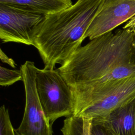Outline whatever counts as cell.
Listing matches in <instances>:
<instances>
[{"mask_svg":"<svg viewBox=\"0 0 135 135\" xmlns=\"http://www.w3.org/2000/svg\"><path fill=\"white\" fill-rule=\"evenodd\" d=\"M57 69L72 88L95 82L112 71L121 79L135 76V16L122 29L79 47Z\"/></svg>","mask_w":135,"mask_h":135,"instance_id":"obj_1","label":"cell"},{"mask_svg":"<svg viewBox=\"0 0 135 135\" xmlns=\"http://www.w3.org/2000/svg\"><path fill=\"white\" fill-rule=\"evenodd\" d=\"M103 0H78L71 6L45 16L33 44L45 69L62 64L79 47Z\"/></svg>","mask_w":135,"mask_h":135,"instance_id":"obj_2","label":"cell"},{"mask_svg":"<svg viewBox=\"0 0 135 135\" xmlns=\"http://www.w3.org/2000/svg\"><path fill=\"white\" fill-rule=\"evenodd\" d=\"M72 89L75 99L74 115L98 120L135 99V76Z\"/></svg>","mask_w":135,"mask_h":135,"instance_id":"obj_3","label":"cell"},{"mask_svg":"<svg viewBox=\"0 0 135 135\" xmlns=\"http://www.w3.org/2000/svg\"><path fill=\"white\" fill-rule=\"evenodd\" d=\"M36 86L40 103L51 125L58 118L74 114L73 90L57 69H38Z\"/></svg>","mask_w":135,"mask_h":135,"instance_id":"obj_4","label":"cell"},{"mask_svg":"<svg viewBox=\"0 0 135 135\" xmlns=\"http://www.w3.org/2000/svg\"><path fill=\"white\" fill-rule=\"evenodd\" d=\"M25 93V105L22 120L15 129L16 135H53L52 126L48 121L40 103L36 86L38 69L33 62L26 61L21 66Z\"/></svg>","mask_w":135,"mask_h":135,"instance_id":"obj_5","label":"cell"},{"mask_svg":"<svg viewBox=\"0 0 135 135\" xmlns=\"http://www.w3.org/2000/svg\"><path fill=\"white\" fill-rule=\"evenodd\" d=\"M45 16L0 3L2 41L33 45L35 35Z\"/></svg>","mask_w":135,"mask_h":135,"instance_id":"obj_6","label":"cell"},{"mask_svg":"<svg viewBox=\"0 0 135 135\" xmlns=\"http://www.w3.org/2000/svg\"><path fill=\"white\" fill-rule=\"evenodd\" d=\"M135 16V0H103L84 36L92 40L111 32Z\"/></svg>","mask_w":135,"mask_h":135,"instance_id":"obj_7","label":"cell"},{"mask_svg":"<svg viewBox=\"0 0 135 135\" xmlns=\"http://www.w3.org/2000/svg\"><path fill=\"white\" fill-rule=\"evenodd\" d=\"M94 121L101 123L112 135H135V99Z\"/></svg>","mask_w":135,"mask_h":135,"instance_id":"obj_8","label":"cell"},{"mask_svg":"<svg viewBox=\"0 0 135 135\" xmlns=\"http://www.w3.org/2000/svg\"><path fill=\"white\" fill-rule=\"evenodd\" d=\"M8 5L31 13L46 16L71 6V0H0Z\"/></svg>","mask_w":135,"mask_h":135,"instance_id":"obj_9","label":"cell"},{"mask_svg":"<svg viewBox=\"0 0 135 135\" xmlns=\"http://www.w3.org/2000/svg\"><path fill=\"white\" fill-rule=\"evenodd\" d=\"M92 120L73 115L66 118L61 129L62 135H90Z\"/></svg>","mask_w":135,"mask_h":135,"instance_id":"obj_10","label":"cell"},{"mask_svg":"<svg viewBox=\"0 0 135 135\" xmlns=\"http://www.w3.org/2000/svg\"><path fill=\"white\" fill-rule=\"evenodd\" d=\"M23 80L21 70H11L0 66V85L3 86H9L15 82Z\"/></svg>","mask_w":135,"mask_h":135,"instance_id":"obj_11","label":"cell"},{"mask_svg":"<svg viewBox=\"0 0 135 135\" xmlns=\"http://www.w3.org/2000/svg\"><path fill=\"white\" fill-rule=\"evenodd\" d=\"M0 135H16L8 110L5 105H2L0 108Z\"/></svg>","mask_w":135,"mask_h":135,"instance_id":"obj_12","label":"cell"},{"mask_svg":"<svg viewBox=\"0 0 135 135\" xmlns=\"http://www.w3.org/2000/svg\"><path fill=\"white\" fill-rule=\"evenodd\" d=\"M90 135H112L100 122L92 120Z\"/></svg>","mask_w":135,"mask_h":135,"instance_id":"obj_13","label":"cell"},{"mask_svg":"<svg viewBox=\"0 0 135 135\" xmlns=\"http://www.w3.org/2000/svg\"><path fill=\"white\" fill-rule=\"evenodd\" d=\"M0 59L3 62L9 65L12 68L15 67L16 64L14 61L12 59L8 57L7 55L3 51L2 49H1L0 50Z\"/></svg>","mask_w":135,"mask_h":135,"instance_id":"obj_14","label":"cell"}]
</instances>
